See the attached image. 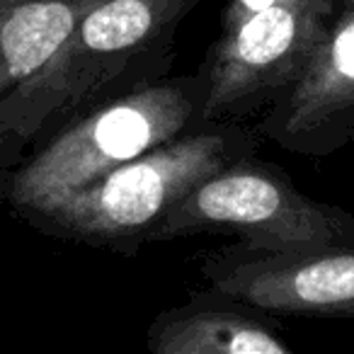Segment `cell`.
Instances as JSON below:
<instances>
[{
    "instance_id": "cell-1",
    "label": "cell",
    "mask_w": 354,
    "mask_h": 354,
    "mask_svg": "<svg viewBox=\"0 0 354 354\" xmlns=\"http://www.w3.org/2000/svg\"><path fill=\"white\" fill-rule=\"evenodd\" d=\"M260 143L250 124L192 129L122 162L37 216L75 241L133 257L177 199L238 158L255 156Z\"/></svg>"
},
{
    "instance_id": "cell-2",
    "label": "cell",
    "mask_w": 354,
    "mask_h": 354,
    "mask_svg": "<svg viewBox=\"0 0 354 354\" xmlns=\"http://www.w3.org/2000/svg\"><path fill=\"white\" fill-rule=\"evenodd\" d=\"M204 0H104L22 88L20 122L39 127L66 107H95L170 73L175 35Z\"/></svg>"
},
{
    "instance_id": "cell-3",
    "label": "cell",
    "mask_w": 354,
    "mask_h": 354,
    "mask_svg": "<svg viewBox=\"0 0 354 354\" xmlns=\"http://www.w3.org/2000/svg\"><path fill=\"white\" fill-rule=\"evenodd\" d=\"M207 66L153 83L90 107L37 153L15 180V202L49 209L71 192L170 138L204 127Z\"/></svg>"
},
{
    "instance_id": "cell-4",
    "label": "cell",
    "mask_w": 354,
    "mask_h": 354,
    "mask_svg": "<svg viewBox=\"0 0 354 354\" xmlns=\"http://www.w3.org/2000/svg\"><path fill=\"white\" fill-rule=\"evenodd\" d=\"M202 233L231 236L248 248H354V214L304 194L281 167L245 156L177 199L146 243Z\"/></svg>"
},
{
    "instance_id": "cell-5",
    "label": "cell",
    "mask_w": 354,
    "mask_h": 354,
    "mask_svg": "<svg viewBox=\"0 0 354 354\" xmlns=\"http://www.w3.org/2000/svg\"><path fill=\"white\" fill-rule=\"evenodd\" d=\"M333 10L335 0H272L238 25L221 27L204 59V127L260 119L301 78Z\"/></svg>"
},
{
    "instance_id": "cell-6",
    "label": "cell",
    "mask_w": 354,
    "mask_h": 354,
    "mask_svg": "<svg viewBox=\"0 0 354 354\" xmlns=\"http://www.w3.org/2000/svg\"><path fill=\"white\" fill-rule=\"evenodd\" d=\"M204 289L274 315L354 318V248L265 250L231 243L204 255Z\"/></svg>"
},
{
    "instance_id": "cell-7",
    "label": "cell",
    "mask_w": 354,
    "mask_h": 354,
    "mask_svg": "<svg viewBox=\"0 0 354 354\" xmlns=\"http://www.w3.org/2000/svg\"><path fill=\"white\" fill-rule=\"evenodd\" d=\"M252 127L262 141L310 160L354 143V0H335L328 35L301 78Z\"/></svg>"
},
{
    "instance_id": "cell-8",
    "label": "cell",
    "mask_w": 354,
    "mask_h": 354,
    "mask_svg": "<svg viewBox=\"0 0 354 354\" xmlns=\"http://www.w3.org/2000/svg\"><path fill=\"white\" fill-rule=\"evenodd\" d=\"M153 354H289L274 313L212 289L165 308L146 328Z\"/></svg>"
},
{
    "instance_id": "cell-9",
    "label": "cell",
    "mask_w": 354,
    "mask_h": 354,
    "mask_svg": "<svg viewBox=\"0 0 354 354\" xmlns=\"http://www.w3.org/2000/svg\"><path fill=\"white\" fill-rule=\"evenodd\" d=\"M270 3H272V0H231V3H228V8H226V12H223L221 27L238 25V22L245 20L248 15L262 10V8H267Z\"/></svg>"
}]
</instances>
